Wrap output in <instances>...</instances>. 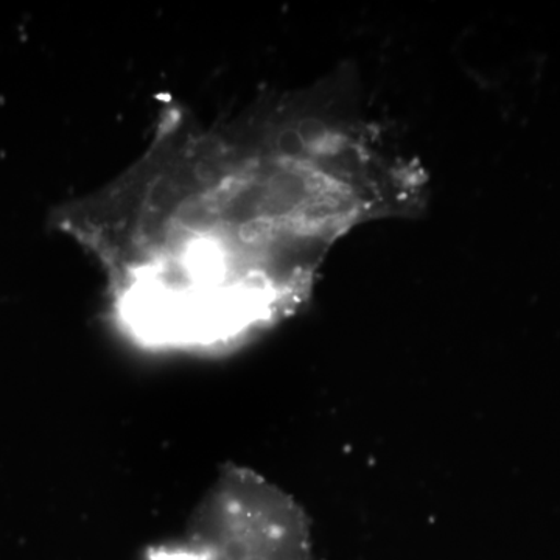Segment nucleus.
Masks as SVG:
<instances>
[{
	"label": "nucleus",
	"mask_w": 560,
	"mask_h": 560,
	"mask_svg": "<svg viewBox=\"0 0 560 560\" xmlns=\"http://www.w3.org/2000/svg\"><path fill=\"white\" fill-rule=\"evenodd\" d=\"M408 173L372 130L315 117L160 149L86 242L125 329L150 346L232 345L296 311L324 257L364 221L407 212Z\"/></svg>",
	"instance_id": "obj_1"
},
{
	"label": "nucleus",
	"mask_w": 560,
	"mask_h": 560,
	"mask_svg": "<svg viewBox=\"0 0 560 560\" xmlns=\"http://www.w3.org/2000/svg\"><path fill=\"white\" fill-rule=\"evenodd\" d=\"M156 560H312L311 523L283 490L230 466L191 514L183 547Z\"/></svg>",
	"instance_id": "obj_2"
}]
</instances>
